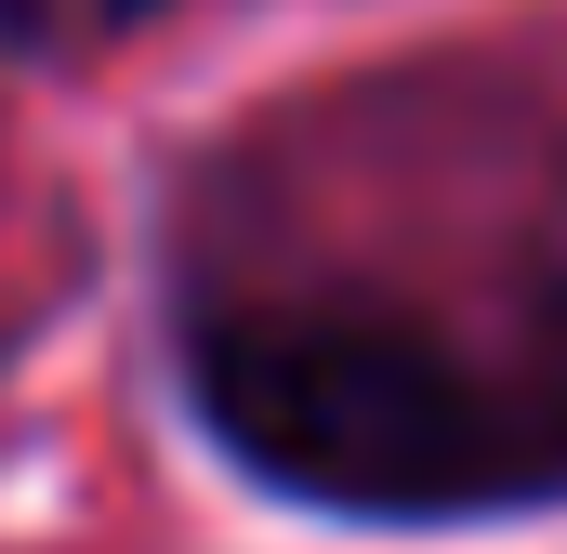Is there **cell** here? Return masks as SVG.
Segmentation results:
<instances>
[{
	"instance_id": "cell-2",
	"label": "cell",
	"mask_w": 567,
	"mask_h": 554,
	"mask_svg": "<svg viewBox=\"0 0 567 554\" xmlns=\"http://www.w3.org/2000/svg\"><path fill=\"white\" fill-rule=\"evenodd\" d=\"M145 13H172V0H0V40L13 53H106Z\"/></svg>"
},
{
	"instance_id": "cell-1",
	"label": "cell",
	"mask_w": 567,
	"mask_h": 554,
	"mask_svg": "<svg viewBox=\"0 0 567 554\" xmlns=\"http://www.w3.org/2000/svg\"><path fill=\"white\" fill-rule=\"evenodd\" d=\"M198 435L317 515H515L567 489V370H502L396 304H198L185 317Z\"/></svg>"
},
{
	"instance_id": "cell-3",
	"label": "cell",
	"mask_w": 567,
	"mask_h": 554,
	"mask_svg": "<svg viewBox=\"0 0 567 554\" xmlns=\"http://www.w3.org/2000/svg\"><path fill=\"white\" fill-rule=\"evenodd\" d=\"M555 370H567V330H555Z\"/></svg>"
}]
</instances>
